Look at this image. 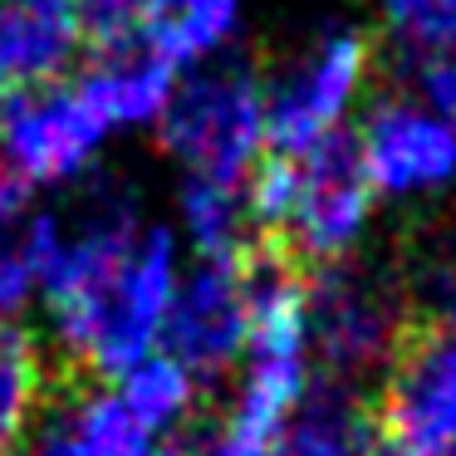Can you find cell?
<instances>
[{
	"instance_id": "6da1fadb",
	"label": "cell",
	"mask_w": 456,
	"mask_h": 456,
	"mask_svg": "<svg viewBox=\"0 0 456 456\" xmlns=\"http://www.w3.org/2000/svg\"><path fill=\"white\" fill-rule=\"evenodd\" d=\"M54 216H60V240L40 275V299L50 314L54 348L79 368L94 319L142 236V211L128 182L103 177L84 187L69 211H54Z\"/></svg>"
},
{
	"instance_id": "7a4b0ae2",
	"label": "cell",
	"mask_w": 456,
	"mask_h": 456,
	"mask_svg": "<svg viewBox=\"0 0 456 456\" xmlns=\"http://www.w3.org/2000/svg\"><path fill=\"white\" fill-rule=\"evenodd\" d=\"M158 138L187 177L240 182L265 158V84L250 60L216 54L197 64L191 79L172 89L167 113L158 118Z\"/></svg>"
},
{
	"instance_id": "3957f363",
	"label": "cell",
	"mask_w": 456,
	"mask_h": 456,
	"mask_svg": "<svg viewBox=\"0 0 456 456\" xmlns=\"http://www.w3.org/2000/svg\"><path fill=\"white\" fill-rule=\"evenodd\" d=\"M305 314H309V348H314L324 378L368 387L383 378L387 358L397 354L417 299L387 265H358L334 260L305 280Z\"/></svg>"
},
{
	"instance_id": "277c9868",
	"label": "cell",
	"mask_w": 456,
	"mask_h": 456,
	"mask_svg": "<svg viewBox=\"0 0 456 456\" xmlns=\"http://www.w3.org/2000/svg\"><path fill=\"white\" fill-rule=\"evenodd\" d=\"M373 427L387 442L422 452L456 442V299L417 305L397 354L373 383Z\"/></svg>"
},
{
	"instance_id": "5b68a950",
	"label": "cell",
	"mask_w": 456,
	"mask_h": 456,
	"mask_svg": "<svg viewBox=\"0 0 456 456\" xmlns=\"http://www.w3.org/2000/svg\"><path fill=\"white\" fill-rule=\"evenodd\" d=\"M368 207H373V187L358 162V142L348 128H338L295 158V201L280 231L260 246L289 260L299 275H314L334 260H348L368 221Z\"/></svg>"
},
{
	"instance_id": "8992f818",
	"label": "cell",
	"mask_w": 456,
	"mask_h": 456,
	"mask_svg": "<svg viewBox=\"0 0 456 456\" xmlns=\"http://www.w3.org/2000/svg\"><path fill=\"white\" fill-rule=\"evenodd\" d=\"M373 69V40L363 30H324L275 84H265V148L299 158L329 133Z\"/></svg>"
},
{
	"instance_id": "52a82bcc",
	"label": "cell",
	"mask_w": 456,
	"mask_h": 456,
	"mask_svg": "<svg viewBox=\"0 0 456 456\" xmlns=\"http://www.w3.org/2000/svg\"><path fill=\"white\" fill-rule=\"evenodd\" d=\"M177 280H182L177 236H172L167 226H142L128 265L118 270L99 319H94L89 348H84V358H79L84 373L113 383V378H123L133 363L158 354L172 295H177Z\"/></svg>"
},
{
	"instance_id": "ba28073f",
	"label": "cell",
	"mask_w": 456,
	"mask_h": 456,
	"mask_svg": "<svg viewBox=\"0 0 456 456\" xmlns=\"http://www.w3.org/2000/svg\"><path fill=\"white\" fill-rule=\"evenodd\" d=\"M103 138V118L69 84L20 89L0 113V162H11L30 187L79 182L94 167Z\"/></svg>"
},
{
	"instance_id": "9c48e42d",
	"label": "cell",
	"mask_w": 456,
	"mask_h": 456,
	"mask_svg": "<svg viewBox=\"0 0 456 456\" xmlns=\"http://www.w3.org/2000/svg\"><path fill=\"white\" fill-rule=\"evenodd\" d=\"M246 260H197L191 275L177 280L167 309V354L187 368L197 383L231 373L246 354L250 295H246Z\"/></svg>"
},
{
	"instance_id": "30bf717a",
	"label": "cell",
	"mask_w": 456,
	"mask_h": 456,
	"mask_svg": "<svg viewBox=\"0 0 456 456\" xmlns=\"http://www.w3.org/2000/svg\"><path fill=\"white\" fill-rule=\"evenodd\" d=\"M354 142L368 187L383 197H417L456 177L452 128L417 99H378Z\"/></svg>"
},
{
	"instance_id": "8fae6325",
	"label": "cell",
	"mask_w": 456,
	"mask_h": 456,
	"mask_svg": "<svg viewBox=\"0 0 456 456\" xmlns=\"http://www.w3.org/2000/svg\"><path fill=\"white\" fill-rule=\"evenodd\" d=\"M84 50L79 0H0V84L45 89Z\"/></svg>"
},
{
	"instance_id": "7c38bea8",
	"label": "cell",
	"mask_w": 456,
	"mask_h": 456,
	"mask_svg": "<svg viewBox=\"0 0 456 456\" xmlns=\"http://www.w3.org/2000/svg\"><path fill=\"white\" fill-rule=\"evenodd\" d=\"M74 89L84 94L94 113L103 118V128H158V118L167 113L172 89H177V69L167 60H158L142 45L128 50L94 54L89 74Z\"/></svg>"
},
{
	"instance_id": "4fadbf2b",
	"label": "cell",
	"mask_w": 456,
	"mask_h": 456,
	"mask_svg": "<svg viewBox=\"0 0 456 456\" xmlns=\"http://www.w3.org/2000/svg\"><path fill=\"white\" fill-rule=\"evenodd\" d=\"M373 436V393L334 383V378H314L270 456H363Z\"/></svg>"
},
{
	"instance_id": "5bb4252c",
	"label": "cell",
	"mask_w": 456,
	"mask_h": 456,
	"mask_svg": "<svg viewBox=\"0 0 456 456\" xmlns=\"http://www.w3.org/2000/svg\"><path fill=\"white\" fill-rule=\"evenodd\" d=\"M240 25V0H138V45L167 60L172 69L182 64H207L226 54Z\"/></svg>"
},
{
	"instance_id": "9a60e30c",
	"label": "cell",
	"mask_w": 456,
	"mask_h": 456,
	"mask_svg": "<svg viewBox=\"0 0 456 456\" xmlns=\"http://www.w3.org/2000/svg\"><path fill=\"white\" fill-rule=\"evenodd\" d=\"M182 231H187L197 260H240L260 246L246 211V187H231V182L187 177V187H182Z\"/></svg>"
},
{
	"instance_id": "2e32d148",
	"label": "cell",
	"mask_w": 456,
	"mask_h": 456,
	"mask_svg": "<svg viewBox=\"0 0 456 456\" xmlns=\"http://www.w3.org/2000/svg\"><path fill=\"white\" fill-rule=\"evenodd\" d=\"M45 387H50V368L40 338L15 319H0V456H15L25 446Z\"/></svg>"
},
{
	"instance_id": "e0dca14e",
	"label": "cell",
	"mask_w": 456,
	"mask_h": 456,
	"mask_svg": "<svg viewBox=\"0 0 456 456\" xmlns=\"http://www.w3.org/2000/svg\"><path fill=\"white\" fill-rule=\"evenodd\" d=\"M113 383H118V403L128 407L152 436L177 432L191 417V407H197V387H201L172 354H148L123 378H113Z\"/></svg>"
},
{
	"instance_id": "ac0fdd59",
	"label": "cell",
	"mask_w": 456,
	"mask_h": 456,
	"mask_svg": "<svg viewBox=\"0 0 456 456\" xmlns=\"http://www.w3.org/2000/svg\"><path fill=\"white\" fill-rule=\"evenodd\" d=\"M378 15L412 64L456 60V0H378Z\"/></svg>"
},
{
	"instance_id": "d6986e66",
	"label": "cell",
	"mask_w": 456,
	"mask_h": 456,
	"mask_svg": "<svg viewBox=\"0 0 456 456\" xmlns=\"http://www.w3.org/2000/svg\"><path fill=\"white\" fill-rule=\"evenodd\" d=\"M69 427L79 432V442L94 456H148L158 436L118 403V393H84L69 407Z\"/></svg>"
},
{
	"instance_id": "ffe728a7",
	"label": "cell",
	"mask_w": 456,
	"mask_h": 456,
	"mask_svg": "<svg viewBox=\"0 0 456 456\" xmlns=\"http://www.w3.org/2000/svg\"><path fill=\"white\" fill-rule=\"evenodd\" d=\"M35 295H40V265H35L20 226L0 231V319L25 314Z\"/></svg>"
},
{
	"instance_id": "44dd1931",
	"label": "cell",
	"mask_w": 456,
	"mask_h": 456,
	"mask_svg": "<svg viewBox=\"0 0 456 456\" xmlns=\"http://www.w3.org/2000/svg\"><path fill=\"white\" fill-rule=\"evenodd\" d=\"M79 25L94 54L128 50L138 45V0H79Z\"/></svg>"
},
{
	"instance_id": "7402d4cb",
	"label": "cell",
	"mask_w": 456,
	"mask_h": 456,
	"mask_svg": "<svg viewBox=\"0 0 456 456\" xmlns=\"http://www.w3.org/2000/svg\"><path fill=\"white\" fill-rule=\"evenodd\" d=\"M417 103L432 109L456 138V60H427L417 64Z\"/></svg>"
},
{
	"instance_id": "603a6c76",
	"label": "cell",
	"mask_w": 456,
	"mask_h": 456,
	"mask_svg": "<svg viewBox=\"0 0 456 456\" xmlns=\"http://www.w3.org/2000/svg\"><path fill=\"white\" fill-rule=\"evenodd\" d=\"M30 211H35V187L11 167V162H0V231L20 226Z\"/></svg>"
},
{
	"instance_id": "cb8c5ba5",
	"label": "cell",
	"mask_w": 456,
	"mask_h": 456,
	"mask_svg": "<svg viewBox=\"0 0 456 456\" xmlns=\"http://www.w3.org/2000/svg\"><path fill=\"white\" fill-rule=\"evenodd\" d=\"M15 456H94V452L79 442V432L69 427V417H60V422H50L30 446H20Z\"/></svg>"
},
{
	"instance_id": "d4e9b609",
	"label": "cell",
	"mask_w": 456,
	"mask_h": 456,
	"mask_svg": "<svg viewBox=\"0 0 456 456\" xmlns=\"http://www.w3.org/2000/svg\"><path fill=\"white\" fill-rule=\"evenodd\" d=\"M363 456H442V452H422V446H407V442H387V436H373Z\"/></svg>"
},
{
	"instance_id": "484cf974",
	"label": "cell",
	"mask_w": 456,
	"mask_h": 456,
	"mask_svg": "<svg viewBox=\"0 0 456 456\" xmlns=\"http://www.w3.org/2000/svg\"><path fill=\"white\" fill-rule=\"evenodd\" d=\"M148 456H197V446H191V442H182V436H158Z\"/></svg>"
},
{
	"instance_id": "4316f807",
	"label": "cell",
	"mask_w": 456,
	"mask_h": 456,
	"mask_svg": "<svg viewBox=\"0 0 456 456\" xmlns=\"http://www.w3.org/2000/svg\"><path fill=\"white\" fill-rule=\"evenodd\" d=\"M0 113H5V84H0Z\"/></svg>"
}]
</instances>
